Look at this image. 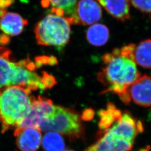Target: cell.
<instances>
[{"label": "cell", "instance_id": "obj_1", "mask_svg": "<svg viewBox=\"0 0 151 151\" xmlns=\"http://www.w3.org/2000/svg\"><path fill=\"white\" fill-rule=\"evenodd\" d=\"M135 48L134 44H129L105 54L104 67L97 76L99 81L106 87L103 93L116 94L126 105L131 102L130 87L141 76L134 60Z\"/></svg>", "mask_w": 151, "mask_h": 151}, {"label": "cell", "instance_id": "obj_2", "mask_svg": "<svg viewBox=\"0 0 151 151\" xmlns=\"http://www.w3.org/2000/svg\"><path fill=\"white\" fill-rule=\"evenodd\" d=\"M35 65L29 60L14 62L11 51L0 46V90L9 87H20L31 92L46 89L43 77L35 73Z\"/></svg>", "mask_w": 151, "mask_h": 151}, {"label": "cell", "instance_id": "obj_3", "mask_svg": "<svg viewBox=\"0 0 151 151\" xmlns=\"http://www.w3.org/2000/svg\"><path fill=\"white\" fill-rule=\"evenodd\" d=\"M17 86L0 90V127L1 132L16 128L29 113L34 96Z\"/></svg>", "mask_w": 151, "mask_h": 151}, {"label": "cell", "instance_id": "obj_4", "mask_svg": "<svg viewBox=\"0 0 151 151\" xmlns=\"http://www.w3.org/2000/svg\"><path fill=\"white\" fill-rule=\"evenodd\" d=\"M70 22L64 16L50 14L38 22L34 28L37 42L43 46L62 48L68 43Z\"/></svg>", "mask_w": 151, "mask_h": 151}, {"label": "cell", "instance_id": "obj_5", "mask_svg": "<svg viewBox=\"0 0 151 151\" xmlns=\"http://www.w3.org/2000/svg\"><path fill=\"white\" fill-rule=\"evenodd\" d=\"M38 129L54 132L72 139L80 138L84 134L79 115L73 110L60 106H55L53 113L43 121Z\"/></svg>", "mask_w": 151, "mask_h": 151}, {"label": "cell", "instance_id": "obj_6", "mask_svg": "<svg viewBox=\"0 0 151 151\" xmlns=\"http://www.w3.org/2000/svg\"><path fill=\"white\" fill-rule=\"evenodd\" d=\"M134 140L118 123L100 131L97 141L84 151H130Z\"/></svg>", "mask_w": 151, "mask_h": 151}, {"label": "cell", "instance_id": "obj_7", "mask_svg": "<svg viewBox=\"0 0 151 151\" xmlns=\"http://www.w3.org/2000/svg\"><path fill=\"white\" fill-rule=\"evenodd\" d=\"M54 107L52 101L47 98L40 96L34 97L29 113L16 128L33 127L38 129L43 121L53 113Z\"/></svg>", "mask_w": 151, "mask_h": 151}, {"label": "cell", "instance_id": "obj_8", "mask_svg": "<svg viewBox=\"0 0 151 151\" xmlns=\"http://www.w3.org/2000/svg\"><path fill=\"white\" fill-rule=\"evenodd\" d=\"M78 25H93L102 17V10L95 0H79L76 7Z\"/></svg>", "mask_w": 151, "mask_h": 151}, {"label": "cell", "instance_id": "obj_9", "mask_svg": "<svg viewBox=\"0 0 151 151\" xmlns=\"http://www.w3.org/2000/svg\"><path fill=\"white\" fill-rule=\"evenodd\" d=\"M131 101L145 108L151 106V76H140L130 87Z\"/></svg>", "mask_w": 151, "mask_h": 151}, {"label": "cell", "instance_id": "obj_10", "mask_svg": "<svg viewBox=\"0 0 151 151\" xmlns=\"http://www.w3.org/2000/svg\"><path fill=\"white\" fill-rule=\"evenodd\" d=\"M14 135L16 145L22 151H36L40 147L42 135L40 130L33 127L16 128Z\"/></svg>", "mask_w": 151, "mask_h": 151}, {"label": "cell", "instance_id": "obj_11", "mask_svg": "<svg viewBox=\"0 0 151 151\" xmlns=\"http://www.w3.org/2000/svg\"><path fill=\"white\" fill-rule=\"evenodd\" d=\"M28 22L20 15L5 9H0V29L6 35L16 36L20 34Z\"/></svg>", "mask_w": 151, "mask_h": 151}, {"label": "cell", "instance_id": "obj_12", "mask_svg": "<svg viewBox=\"0 0 151 151\" xmlns=\"http://www.w3.org/2000/svg\"><path fill=\"white\" fill-rule=\"evenodd\" d=\"M77 0H41L43 7H50L52 14L64 16L71 25H78L76 7Z\"/></svg>", "mask_w": 151, "mask_h": 151}, {"label": "cell", "instance_id": "obj_13", "mask_svg": "<svg viewBox=\"0 0 151 151\" xmlns=\"http://www.w3.org/2000/svg\"><path fill=\"white\" fill-rule=\"evenodd\" d=\"M116 19L124 22L130 19V0H95Z\"/></svg>", "mask_w": 151, "mask_h": 151}, {"label": "cell", "instance_id": "obj_14", "mask_svg": "<svg viewBox=\"0 0 151 151\" xmlns=\"http://www.w3.org/2000/svg\"><path fill=\"white\" fill-rule=\"evenodd\" d=\"M86 39L88 42L93 46H103L109 40V29L102 24H94L88 29Z\"/></svg>", "mask_w": 151, "mask_h": 151}, {"label": "cell", "instance_id": "obj_15", "mask_svg": "<svg viewBox=\"0 0 151 151\" xmlns=\"http://www.w3.org/2000/svg\"><path fill=\"white\" fill-rule=\"evenodd\" d=\"M134 57L137 65L151 69V39H146L135 45Z\"/></svg>", "mask_w": 151, "mask_h": 151}, {"label": "cell", "instance_id": "obj_16", "mask_svg": "<svg viewBox=\"0 0 151 151\" xmlns=\"http://www.w3.org/2000/svg\"><path fill=\"white\" fill-rule=\"evenodd\" d=\"M123 111L116 108L112 103H109L106 108L99 112L100 131L109 128L122 115Z\"/></svg>", "mask_w": 151, "mask_h": 151}, {"label": "cell", "instance_id": "obj_17", "mask_svg": "<svg viewBox=\"0 0 151 151\" xmlns=\"http://www.w3.org/2000/svg\"><path fill=\"white\" fill-rule=\"evenodd\" d=\"M42 145L45 151H63L65 143L61 135L54 132H48L44 135Z\"/></svg>", "mask_w": 151, "mask_h": 151}, {"label": "cell", "instance_id": "obj_18", "mask_svg": "<svg viewBox=\"0 0 151 151\" xmlns=\"http://www.w3.org/2000/svg\"><path fill=\"white\" fill-rule=\"evenodd\" d=\"M130 2L141 12L151 14V0H130Z\"/></svg>", "mask_w": 151, "mask_h": 151}, {"label": "cell", "instance_id": "obj_19", "mask_svg": "<svg viewBox=\"0 0 151 151\" xmlns=\"http://www.w3.org/2000/svg\"><path fill=\"white\" fill-rule=\"evenodd\" d=\"M10 41L9 37L6 35H0V46L1 45H5L6 44L8 43Z\"/></svg>", "mask_w": 151, "mask_h": 151}, {"label": "cell", "instance_id": "obj_20", "mask_svg": "<svg viewBox=\"0 0 151 151\" xmlns=\"http://www.w3.org/2000/svg\"><path fill=\"white\" fill-rule=\"evenodd\" d=\"M93 116V113L91 110H87L85 111V113L83 114V119L85 120L88 119H91L92 116Z\"/></svg>", "mask_w": 151, "mask_h": 151}, {"label": "cell", "instance_id": "obj_21", "mask_svg": "<svg viewBox=\"0 0 151 151\" xmlns=\"http://www.w3.org/2000/svg\"><path fill=\"white\" fill-rule=\"evenodd\" d=\"M73 151V150H65L64 151Z\"/></svg>", "mask_w": 151, "mask_h": 151}]
</instances>
